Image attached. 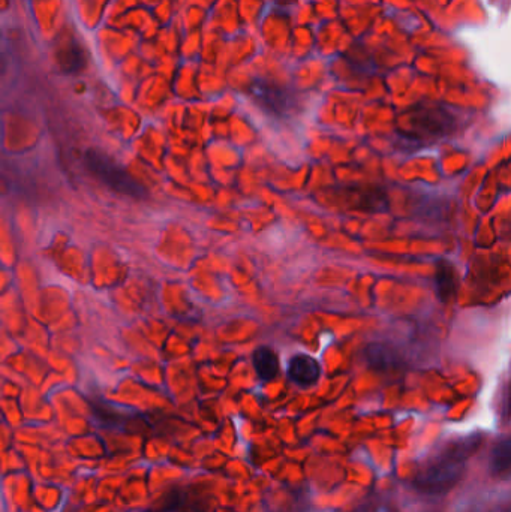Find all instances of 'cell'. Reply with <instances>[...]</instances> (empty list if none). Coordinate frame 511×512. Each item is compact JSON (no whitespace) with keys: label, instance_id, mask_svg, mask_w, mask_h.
<instances>
[{"label":"cell","instance_id":"8fae6325","mask_svg":"<svg viewBox=\"0 0 511 512\" xmlns=\"http://www.w3.org/2000/svg\"><path fill=\"white\" fill-rule=\"evenodd\" d=\"M507 512H511V505H510L509 511H507Z\"/></svg>","mask_w":511,"mask_h":512},{"label":"cell","instance_id":"7a4b0ae2","mask_svg":"<svg viewBox=\"0 0 511 512\" xmlns=\"http://www.w3.org/2000/svg\"><path fill=\"white\" fill-rule=\"evenodd\" d=\"M464 472V460L446 453L417 475L414 486L426 495H443L462 480Z\"/></svg>","mask_w":511,"mask_h":512},{"label":"cell","instance_id":"9c48e42d","mask_svg":"<svg viewBox=\"0 0 511 512\" xmlns=\"http://www.w3.org/2000/svg\"><path fill=\"white\" fill-rule=\"evenodd\" d=\"M366 358H368L369 364L378 370H389L398 364L396 352L381 343L369 345L366 349Z\"/></svg>","mask_w":511,"mask_h":512},{"label":"cell","instance_id":"ba28073f","mask_svg":"<svg viewBox=\"0 0 511 512\" xmlns=\"http://www.w3.org/2000/svg\"><path fill=\"white\" fill-rule=\"evenodd\" d=\"M492 474L498 478H506L511 475V436L501 439L491 456Z\"/></svg>","mask_w":511,"mask_h":512},{"label":"cell","instance_id":"5b68a950","mask_svg":"<svg viewBox=\"0 0 511 512\" xmlns=\"http://www.w3.org/2000/svg\"><path fill=\"white\" fill-rule=\"evenodd\" d=\"M287 375L299 387H312L320 379L321 366L311 355L297 354L288 361Z\"/></svg>","mask_w":511,"mask_h":512},{"label":"cell","instance_id":"30bf717a","mask_svg":"<svg viewBox=\"0 0 511 512\" xmlns=\"http://www.w3.org/2000/svg\"><path fill=\"white\" fill-rule=\"evenodd\" d=\"M368 512H398L395 508L389 507V505H377V507H372Z\"/></svg>","mask_w":511,"mask_h":512},{"label":"cell","instance_id":"52a82bcc","mask_svg":"<svg viewBox=\"0 0 511 512\" xmlns=\"http://www.w3.org/2000/svg\"><path fill=\"white\" fill-rule=\"evenodd\" d=\"M458 292V274L449 262L441 261L437 265V294L443 303H449Z\"/></svg>","mask_w":511,"mask_h":512},{"label":"cell","instance_id":"8992f818","mask_svg":"<svg viewBox=\"0 0 511 512\" xmlns=\"http://www.w3.org/2000/svg\"><path fill=\"white\" fill-rule=\"evenodd\" d=\"M252 364H254L258 378L264 382H270L278 378L279 370H281L278 352L270 346H260V348L255 349L254 354H252Z\"/></svg>","mask_w":511,"mask_h":512},{"label":"cell","instance_id":"277c9868","mask_svg":"<svg viewBox=\"0 0 511 512\" xmlns=\"http://www.w3.org/2000/svg\"><path fill=\"white\" fill-rule=\"evenodd\" d=\"M251 93L264 110L275 116H284L290 110V95L279 84L270 83L267 80H255L251 84Z\"/></svg>","mask_w":511,"mask_h":512},{"label":"cell","instance_id":"3957f363","mask_svg":"<svg viewBox=\"0 0 511 512\" xmlns=\"http://www.w3.org/2000/svg\"><path fill=\"white\" fill-rule=\"evenodd\" d=\"M54 59L60 71L78 74L87 65L86 50L74 35H59L54 44Z\"/></svg>","mask_w":511,"mask_h":512},{"label":"cell","instance_id":"6da1fadb","mask_svg":"<svg viewBox=\"0 0 511 512\" xmlns=\"http://www.w3.org/2000/svg\"><path fill=\"white\" fill-rule=\"evenodd\" d=\"M84 165L93 177L104 183L107 188L123 197L144 200L149 195L147 189L134 179L122 165L117 164L111 156L89 149L84 153Z\"/></svg>","mask_w":511,"mask_h":512}]
</instances>
